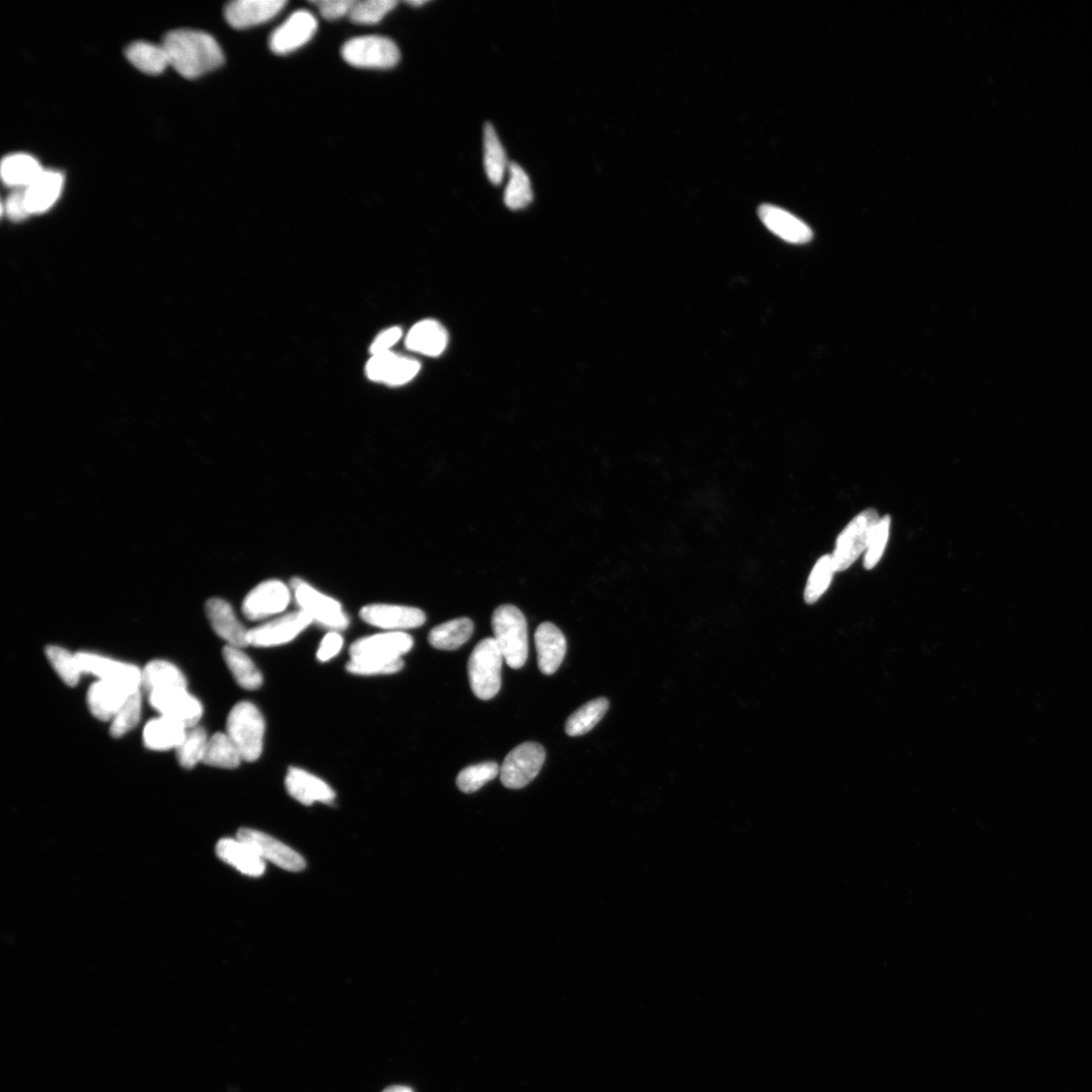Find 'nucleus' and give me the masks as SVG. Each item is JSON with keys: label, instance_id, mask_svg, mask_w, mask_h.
Masks as SVG:
<instances>
[{"label": "nucleus", "instance_id": "f257e3e1", "mask_svg": "<svg viewBox=\"0 0 1092 1092\" xmlns=\"http://www.w3.org/2000/svg\"><path fill=\"white\" fill-rule=\"evenodd\" d=\"M170 65L187 80L198 79L222 66L224 53L208 34L188 29L169 33L163 42Z\"/></svg>", "mask_w": 1092, "mask_h": 1092}, {"label": "nucleus", "instance_id": "f03ea898", "mask_svg": "<svg viewBox=\"0 0 1092 1092\" xmlns=\"http://www.w3.org/2000/svg\"><path fill=\"white\" fill-rule=\"evenodd\" d=\"M492 627L504 660L510 668H523L529 659L528 621L515 605L499 606L493 613Z\"/></svg>", "mask_w": 1092, "mask_h": 1092}, {"label": "nucleus", "instance_id": "7ed1b4c3", "mask_svg": "<svg viewBox=\"0 0 1092 1092\" xmlns=\"http://www.w3.org/2000/svg\"><path fill=\"white\" fill-rule=\"evenodd\" d=\"M503 654L494 639H482L469 659L468 671L474 694L481 700L494 698L501 689Z\"/></svg>", "mask_w": 1092, "mask_h": 1092}, {"label": "nucleus", "instance_id": "20e7f679", "mask_svg": "<svg viewBox=\"0 0 1092 1092\" xmlns=\"http://www.w3.org/2000/svg\"><path fill=\"white\" fill-rule=\"evenodd\" d=\"M264 718L251 702L236 704L227 719V735L232 739L246 762H255L263 751Z\"/></svg>", "mask_w": 1092, "mask_h": 1092}, {"label": "nucleus", "instance_id": "39448f33", "mask_svg": "<svg viewBox=\"0 0 1092 1092\" xmlns=\"http://www.w3.org/2000/svg\"><path fill=\"white\" fill-rule=\"evenodd\" d=\"M290 589L293 590L300 610L304 611L313 622L316 621L331 631H340L348 627L349 618L337 600L316 590L300 577L290 581Z\"/></svg>", "mask_w": 1092, "mask_h": 1092}, {"label": "nucleus", "instance_id": "423d86ee", "mask_svg": "<svg viewBox=\"0 0 1092 1092\" xmlns=\"http://www.w3.org/2000/svg\"><path fill=\"white\" fill-rule=\"evenodd\" d=\"M341 54L349 65L364 69H391L401 59L398 46L382 36L353 38L345 43Z\"/></svg>", "mask_w": 1092, "mask_h": 1092}, {"label": "nucleus", "instance_id": "0eeeda50", "mask_svg": "<svg viewBox=\"0 0 1092 1092\" xmlns=\"http://www.w3.org/2000/svg\"><path fill=\"white\" fill-rule=\"evenodd\" d=\"M413 644V637L402 631L363 637L351 645V660L382 663L398 661L412 649Z\"/></svg>", "mask_w": 1092, "mask_h": 1092}, {"label": "nucleus", "instance_id": "6e6552de", "mask_svg": "<svg viewBox=\"0 0 1092 1092\" xmlns=\"http://www.w3.org/2000/svg\"><path fill=\"white\" fill-rule=\"evenodd\" d=\"M880 522L877 510L868 509L855 518L841 534L833 556L836 571L849 568L868 547L874 529Z\"/></svg>", "mask_w": 1092, "mask_h": 1092}, {"label": "nucleus", "instance_id": "1a4fd4ad", "mask_svg": "<svg viewBox=\"0 0 1092 1092\" xmlns=\"http://www.w3.org/2000/svg\"><path fill=\"white\" fill-rule=\"evenodd\" d=\"M546 750L538 743H525L510 752L500 769L501 782L509 789H522L533 782L546 761Z\"/></svg>", "mask_w": 1092, "mask_h": 1092}, {"label": "nucleus", "instance_id": "9d476101", "mask_svg": "<svg viewBox=\"0 0 1092 1092\" xmlns=\"http://www.w3.org/2000/svg\"><path fill=\"white\" fill-rule=\"evenodd\" d=\"M290 599V588L283 581L267 579L249 592L242 611L248 620L259 621L285 611Z\"/></svg>", "mask_w": 1092, "mask_h": 1092}, {"label": "nucleus", "instance_id": "9b49d317", "mask_svg": "<svg viewBox=\"0 0 1092 1092\" xmlns=\"http://www.w3.org/2000/svg\"><path fill=\"white\" fill-rule=\"evenodd\" d=\"M237 839L246 843L263 861L283 870L301 872L306 868V861L299 853L262 832L241 829Z\"/></svg>", "mask_w": 1092, "mask_h": 1092}, {"label": "nucleus", "instance_id": "f8f14e48", "mask_svg": "<svg viewBox=\"0 0 1092 1092\" xmlns=\"http://www.w3.org/2000/svg\"><path fill=\"white\" fill-rule=\"evenodd\" d=\"M312 619L302 610L288 613L248 631L249 645L258 647L277 646L294 640Z\"/></svg>", "mask_w": 1092, "mask_h": 1092}, {"label": "nucleus", "instance_id": "ddd939ff", "mask_svg": "<svg viewBox=\"0 0 1092 1092\" xmlns=\"http://www.w3.org/2000/svg\"><path fill=\"white\" fill-rule=\"evenodd\" d=\"M77 655L84 674L122 685L131 691L141 689L142 671L138 667L93 652L82 651Z\"/></svg>", "mask_w": 1092, "mask_h": 1092}, {"label": "nucleus", "instance_id": "4468645a", "mask_svg": "<svg viewBox=\"0 0 1092 1092\" xmlns=\"http://www.w3.org/2000/svg\"><path fill=\"white\" fill-rule=\"evenodd\" d=\"M317 29L318 22L310 12H296L272 33L269 47L277 55L293 53L309 43Z\"/></svg>", "mask_w": 1092, "mask_h": 1092}, {"label": "nucleus", "instance_id": "2eb2a0df", "mask_svg": "<svg viewBox=\"0 0 1092 1092\" xmlns=\"http://www.w3.org/2000/svg\"><path fill=\"white\" fill-rule=\"evenodd\" d=\"M151 705L163 716L179 721L186 728L196 726L203 709L186 688H175L149 695Z\"/></svg>", "mask_w": 1092, "mask_h": 1092}, {"label": "nucleus", "instance_id": "dca6fc26", "mask_svg": "<svg viewBox=\"0 0 1092 1092\" xmlns=\"http://www.w3.org/2000/svg\"><path fill=\"white\" fill-rule=\"evenodd\" d=\"M360 618L381 629L398 631L422 626L426 621L425 613L415 607L372 604L360 610Z\"/></svg>", "mask_w": 1092, "mask_h": 1092}, {"label": "nucleus", "instance_id": "f3484780", "mask_svg": "<svg viewBox=\"0 0 1092 1092\" xmlns=\"http://www.w3.org/2000/svg\"><path fill=\"white\" fill-rule=\"evenodd\" d=\"M284 0H236L225 9L228 24L245 30L275 18L286 6Z\"/></svg>", "mask_w": 1092, "mask_h": 1092}, {"label": "nucleus", "instance_id": "a211bd4d", "mask_svg": "<svg viewBox=\"0 0 1092 1092\" xmlns=\"http://www.w3.org/2000/svg\"><path fill=\"white\" fill-rule=\"evenodd\" d=\"M759 216L768 230L786 242L806 244L814 237L809 225L779 206L763 204L759 208Z\"/></svg>", "mask_w": 1092, "mask_h": 1092}, {"label": "nucleus", "instance_id": "6ab92c4d", "mask_svg": "<svg viewBox=\"0 0 1092 1092\" xmlns=\"http://www.w3.org/2000/svg\"><path fill=\"white\" fill-rule=\"evenodd\" d=\"M288 794L305 806L316 803L331 804L334 790L322 779L299 768H289L285 777Z\"/></svg>", "mask_w": 1092, "mask_h": 1092}, {"label": "nucleus", "instance_id": "aec40b11", "mask_svg": "<svg viewBox=\"0 0 1092 1092\" xmlns=\"http://www.w3.org/2000/svg\"><path fill=\"white\" fill-rule=\"evenodd\" d=\"M205 612L212 629L226 640L228 645L240 648L249 645V630L237 618L227 601L218 598L209 599L205 604Z\"/></svg>", "mask_w": 1092, "mask_h": 1092}, {"label": "nucleus", "instance_id": "412c9836", "mask_svg": "<svg viewBox=\"0 0 1092 1092\" xmlns=\"http://www.w3.org/2000/svg\"><path fill=\"white\" fill-rule=\"evenodd\" d=\"M539 667L543 674L552 675L560 667L566 652V639L550 622L542 623L536 631Z\"/></svg>", "mask_w": 1092, "mask_h": 1092}, {"label": "nucleus", "instance_id": "4be33fe9", "mask_svg": "<svg viewBox=\"0 0 1092 1092\" xmlns=\"http://www.w3.org/2000/svg\"><path fill=\"white\" fill-rule=\"evenodd\" d=\"M64 176L56 171L44 170L41 175L25 188L28 209L31 214L49 210L61 195Z\"/></svg>", "mask_w": 1092, "mask_h": 1092}, {"label": "nucleus", "instance_id": "5701e85b", "mask_svg": "<svg viewBox=\"0 0 1092 1092\" xmlns=\"http://www.w3.org/2000/svg\"><path fill=\"white\" fill-rule=\"evenodd\" d=\"M186 732L187 728L184 725L162 715L146 724L143 732L144 745L153 751L177 750Z\"/></svg>", "mask_w": 1092, "mask_h": 1092}, {"label": "nucleus", "instance_id": "b1692460", "mask_svg": "<svg viewBox=\"0 0 1092 1092\" xmlns=\"http://www.w3.org/2000/svg\"><path fill=\"white\" fill-rule=\"evenodd\" d=\"M133 692L135 691L122 685L99 680L89 690V708L100 720L112 721L127 697Z\"/></svg>", "mask_w": 1092, "mask_h": 1092}, {"label": "nucleus", "instance_id": "393cba45", "mask_svg": "<svg viewBox=\"0 0 1092 1092\" xmlns=\"http://www.w3.org/2000/svg\"><path fill=\"white\" fill-rule=\"evenodd\" d=\"M217 857L233 866L244 876L259 878L265 871L264 861L244 842L224 839L215 848Z\"/></svg>", "mask_w": 1092, "mask_h": 1092}, {"label": "nucleus", "instance_id": "a878e982", "mask_svg": "<svg viewBox=\"0 0 1092 1092\" xmlns=\"http://www.w3.org/2000/svg\"><path fill=\"white\" fill-rule=\"evenodd\" d=\"M448 342L447 330L434 320L417 323L406 337V345L410 350L427 356L441 355L447 348Z\"/></svg>", "mask_w": 1092, "mask_h": 1092}, {"label": "nucleus", "instance_id": "bb28decb", "mask_svg": "<svg viewBox=\"0 0 1092 1092\" xmlns=\"http://www.w3.org/2000/svg\"><path fill=\"white\" fill-rule=\"evenodd\" d=\"M186 687L187 683L183 674L170 662L157 660L151 662L142 671L141 688L149 695L159 691Z\"/></svg>", "mask_w": 1092, "mask_h": 1092}, {"label": "nucleus", "instance_id": "cd10ccee", "mask_svg": "<svg viewBox=\"0 0 1092 1092\" xmlns=\"http://www.w3.org/2000/svg\"><path fill=\"white\" fill-rule=\"evenodd\" d=\"M43 171L34 157L25 154L8 156L0 168L4 183L14 189L28 187Z\"/></svg>", "mask_w": 1092, "mask_h": 1092}, {"label": "nucleus", "instance_id": "c85d7f7f", "mask_svg": "<svg viewBox=\"0 0 1092 1092\" xmlns=\"http://www.w3.org/2000/svg\"><path fill=\"white\" fill-rule=\"evenodd\" d=\"M126 57L140 71L146 75H161L170 65V60L163 45L138 41L126 49Z\"/></svg>", "mask_w": 1092, "mask_h": 1092}, {"label": "nucleus", "instance_id": "c756f323", "mask_svg": "<svg viewBox=\"0 0 1092 1092\" xmlns=\"http://www.w3.org/2000/svg\"><path fill=\"white\" fill-rule=\"evenodd\" d=\"M473 632V621L463 617L434 627L428 635V640L434 648L455 650L464 645L472 637Z\"/></svg>", "mask_w": 1092, "mask_h": 1092}, {"label": "nucleus", "instance_id": "7c9ffc66", "mask_svg": "<svg viewBox=\"0 0 1092 1092\" xmlns=\"http://www.w3.org/2000/svg\"><path fill=\"white\" fill-rule=\"evenodd\" d=\"M223 658L238 685L246 690H256L262 686L263 677L248 655L240 648L227 645L223 649Z\"/></svg>", "mask_w": 1092, "mask_h": 1092}, {"label": "nucleus", "instance_id": "2f4dec72", "mask_svg": "<svg viewBox=\"0 0 1092 1092\" xmlns=\"http://www.w3.org/2000/svg\"><path fill=\"white\" fill-rule=\"evenodd\" d=\"M608 709L609 701L604 697L580 706L567 718L565 734L569 737L586 735L601 721Z\"/></svg>", "mask_w": 1092, "mask_h": 1092}, {"label": "nucleus", "instance_id": "473e14b6", "mask_svg": "<svg viewBox=\"0 0 1092 1092\" xmlns=\"http://www.w3.org/2000/svg\"><path fill=\"white\" fill-rule=\"evenodd\" d=\"M484 166L489 181L499 185L508 167L507 156L495 127L488 123L484 129Z\"/></svg>", "mask_w": 1092, "mask_h": 1092}, {"label": "nucleus", "instance_id": "72a5a7b5", "mask_svg": "<svg viewBox=\"0 0 1092 1092\" xmlns=\"http://www.w3.org/2000/svg\"><path fill=\"white\" fill-rule=\"evenodd\" d=\"M244 761L232 739L223 733L208 738L202 763L224 769H235Z\"/></svg>", "mask_w": 1092, "mask_h": 1092}, {"label": "nucleus", "instance_id": "f704fd0d", "mask_svg": "<svg viewBox=\"0 0 1092 1092\" xmlns=\"http://www.w3.org/2000/svg\"><path fill=\"white\" fill-rule=\"evenodd\" d=\"M534 199L532 182L526 171L518 164L509 166V182L505 189V204L518 210L527 207Z\"/></svg>", "mask_w": 1092, "mask_h": 1092}, {"label": "nucleus", "instance_id": "c9c22d12", "mask_svg": "<svg viewBox=\"0 0 1092 1092\" xmlns=\"http://www.w3.org/2000/svg\"><path fill=\"white\" fill-rule=\"evenodd\" d=\"M46 655L53 669L61 680L70 687H75L84 674L77 653H71L65 648L56 645L46 647Z\"/></svg>", "mask_w": 1092, "mask_h": 1092}, {"label": "nucleus", "instance_id": "e433bc0d", "mask_svg": "<svg viewBox=\"0 0 1092 1092\" xmlns=\"http://www.w3.org/2000/svg\"><path fill=\"white\" fill-rule=\"evenodd\" d=\"M207 735L202 727L187 728L182 743L177 749V757L182 767L191 769L202 762L207 745Z\"/></svg>", "mask_w": 1092, "mask_h": 1092}, {"label": "nucleus", "instance_id": "4c0bfd02", "mask_svg": "<svg viewBox=\"0 0 1092 1092\" xmlns=\"http://www.w3.org/2000/svg\"><path fill=\"white\" fill-rule=\"evenodd\" d=\"M142 712L141 689L131 693L111 721L110 733L113 738H121L133 730L139 723Z\"/></svg>", "mask_w": 1092, "mask_h": 1092}, {"label": "nucleus", "instance_id": "58836bf2", "mask_svg": "<svg viewBox=\"0 0 1092 1092\" xmlns=\"http://www.w3.org/2000/svg\"><path fill=\"white\" fill-rule=\"evenodd\" d=\"M836 571L832 555H824L815 565L806 588L805 599L809 604L816 603L828 590Z\"/></svg>", "mask_w": 1092, "mask_h": 1092}, {"label": "nucleus", "instance_id": "ea45409f", "mask_svg": "<svg viewBox=\"0 0 1092 1092\" xmlns=\"http://www.w3.org/2000/svg\"><path fill=\"white\" fill-rule=\"evenodd\" d=\"M398 3L395 0H367L356 2L349 16L357 25H376L390 14Z\"/></svg>", "mask_w": 1092, "mask_h": 1092}, {"label": "nucleus", "instance_id": "a19ab883", "mask_svg": "<svg viewBox=\"0 0 1092 1092\" xmlns=\"http://www.w3.org/2000/svg\"><path fill=\"white\" fill-rule=\"evenodd\" d=\"M499 773L500 768L498 764L494 762L469 766L460 772L457 778V785L464 793H474L490 781L494 780Z\"/></svg>", "mask_w": 1092, "mask_h": 1092}, {"label": "nucleus", "instance_id": "79ce46f5", "mask_svg": "<svg viewBox=\"0 0 1092 1092\" xmlns=\"http://www.w3.org/2000/svg\"><path fill=\"white\" fill-rule=\"evenodd\" d=\"M891 523V518L885 517L880 520L876 529H874L864 561L867 569L876 567L881 560L890 538Z\"/></svg>", "mask_w": 1092, "mask_h": 1092}, {"label": "nucleus", "instance_id": "37998d69", "mask_svg": "<svg viewBox=\"0 0 1092 1092\" xmlns=\"http://www.w3.org/2000/svg\"><path fill=\"white\" fill-rule=\"evenodd\" d=\"M420 371V363L409 357L397 355L384 384L399 387L411 382Z\"/></svg>", "mask_w": 1092, "mask_h": 1092}, {"label": "nucleus", "instance_id": "c03bdc74", "mask_svg": "<svg viewBox=\"0 0 1092 1092\" xmlns=\"http://www.w3.org/2000/svg\"><path fill=\"white\" fill-rule=\"evenodd\" d=\"M404 668V661L394 662H363L350 660L346 669L349 673L359 676L391 675L400 672Z\"/></svg>", "mask_w": 1092, "mask_h": 1092}, {"label": "nucleus", "instance_id": "a18cd8bd", "mask_svg": "<svg viewBox=\"0 0 1092 1092\" xmlns=\"http://www.w3.org/2000/svg\"><path fill=\"white\" fill-rule=\"evenodd\" d=\"M396 356L392 351L372 355L366 368L369 379L384 384Z\"/></svg>", "mask_w": 1092, "mask_h": 1092}, {"label": "nucleus", "instance_id": "49530a36", "mask_svg": "<svg viewBox=\"0 0 1092 1092\" xmlns=\"http://www.w3.org/2000/svg\"><path fill=\"white\" fill-rule=\"evenodd\" d=\"M355 3L354 0H321L313 4L318 7L325 20L336 21L350 16Z\"/></svg>", "mask_w": 1092, "mask_h": 1092}, {"label": "nucleus", "instance_id": "de8ad7c7", "mask_svg": "<svg viewBox=\"0 0 1092 1092\" xmlns=\"http://www.w3.org/2000/svg\"><path fill=\"white\" fill-rule=\"evenodd\" d=\"M4 211L15 222L23 221L31 215L26 202L25 188H16L9 194L4 202Z\"/></svg>", "mask_w": 1092, "mask_h": 1092}, {"label": "nucleus", "instance_id": "09e8293b", "mask_svg": "<svg viewBox=\"0 0 1092 1092\" xmlns=\"http://www.w3.org/2000/svg\"><path fill=\"white\" fill-rule=\"evenodd\" d=\"M342 636L337 631H330L323 637L320 643L317 652L318 660L322 663L332 660L342 649Z\"/></svg>", "mask_w": 1092, "mask_h": 1092}, {"label": "nucleus", "instance_id": "8fccbe9b", "mask_svg": "<svg viewBox=\"0 0 1092 1092\" xmlns=\"http://www.w3.org/2000/svg\"><path fill=\"white\" fill-rule=\"evenodd\" d=\"M403 332L399 327H391L381 332L371 346L372 355L390 352L391 348L402 338Z\"/></svg>", "mask_w": 1092, "mask_h": 1092}, {"label": "nucleus", "instance_id": "3c124183", "mask_svg": "<svg viewBox=\"0 0 1092 1092\" xmlns=\"http://www.w3.org/2000/svg\"><path fill=\"white\" fill-rule=\"evenodd\" d=\"M384 1092H413V1091L410 1088L406 1087V1086H397L396 1085V1086H391V1087L387 1088Z\"/></svg>", "mask_w": 1092, "mask_h": 1092}, {"label": "nucleus", "instance_id": "603ef678", "mask_svg": "<svg viewBox=\"0 0 1092 1092\" xmlns=\"http://www.w3.org/2000/svg\"><path fill=\"white\" fill-rule=\"evenodd\" d=\"M407 4L412 7H420L427 4V2H422V0H414V2H408Z\"/></svg>", "mask_w": 1092, "mask_h": 1092}]
</instances>
